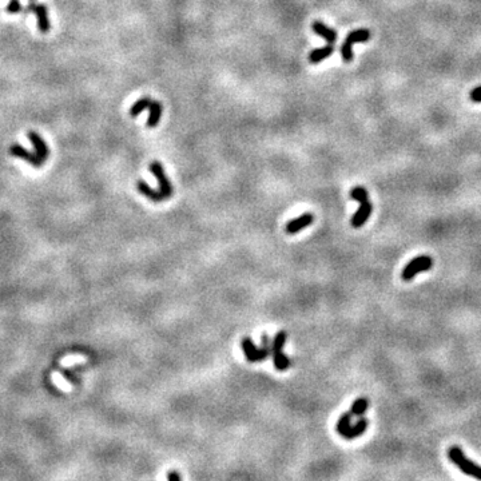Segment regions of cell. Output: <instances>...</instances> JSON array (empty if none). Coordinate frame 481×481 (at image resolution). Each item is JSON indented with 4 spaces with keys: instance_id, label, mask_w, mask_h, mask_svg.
Here are the masks:
<instances>
[{
    "instance_id": "14",
    "label": "cell",
    "mask_w": 481,
    "mask_h": 481,
    "mask_svg": "<svg viewBox=\"0 0 481 481\" xmlns=\"http://www.w3.org/2000/svg\"><path fill=\"white\" fill-rule=\"evenodd\" d=\"M162 113H163V106L161 105L159 102H157V100H153V102L150 103V106H148V118H147V122H146V126H147L148 129H154V127L159 123L161 116H162Z\"/></svg>"
},
{
    "instance_id": "12",
    "label": "cell",
    "mask_w": 481,
    "mask_h": 481,
    "mask_svg": "<svg viewBox=\"0 0 481 481\" xmlns=\"http://www.w3.org/2000/svg\"><path fill=\"white\" fill-rule=\"evenodd\" d=\"M33 14L36 15L38 28L40 33H48V31L51 28V24H50V18H48L47 5L43 4V3L36 4L35 10H33Z\"/></svg>"
},
{
    "instance_id": "10",
    "label": "cell",
    "mask_w": 481,
    "mask_h": 481,
    "mask_svg": "<svg viewBox=\"0 0 481 481\" xmlns=\"http://www.w3.org/2000/svg\"><path fill=\"white\" fill-rule=\"evenodd\" d=\"M27 135H28L29 142H31V144H32L35 153L38 154L39 158H42L44 162H46L48 155H50V148H48L46 141H44V139L40 137V134H38L36 131H28Z\"/></svg>"
},
{
    "instance_id": "24",
    "label": "cell",
    "mask_w": 481,
    "mask_h": 481,
    "mask_svg": "<svg viewBox=\"0 0 481 481\" xmlns=\"http://www.w3.org/2000/svg\"><path fill=\"white\" fill-rule=\"evenodd\" d=\"M29 1H31V0H29Z\"/></svg>"
},
{
    "instance_id": "19",
    "label": "cell",
    "mask_w": 481,
    "mask_h": 481,
    "mask_svg": "<svg viewBox=\"0 0 481 481\" xmlns=\"http://www.w3.org/2000/svg\"><path fill=\"white\" fill-rule=\"evenodd\" d=\"M354 417V416L352 415V412L349 410V412H346V413H343V415H341V417L339 419V421H337V425H336V430H337V433L339 434H342L346 429L352 425V419Z\"/></svg>"
},
{
    "instance_id": "15",
    "label": "cell",
    "mask_w": 481,
    "mask_h": 481,
    "mask_svg": "<svg viewBox=\"0 0 481 481\" xmlns=\"http://www.w3.org/2000/svg\"><path fill=\"white\" fill-rule=\"evenodd\" d=\"M368 423L367 419H360L354 425H350L345 432H343L341 436H342L345 440H353V438H357L358 436H361L362 433H365L368 429Z\"/></svg>"
},
{
    "instance_id": "22",
    "label": "cell",
    "mask_w": 481,
    "mask_h": 481,
    "mask_svg": "<svg viewBox=\"0 0 481 481\" xmlns=\"http://www.w3.org/2000/svg\"><path fill=\"white\" fill-rule=\"evenodd\" d=\"M471 99L476 103H481V86L476 87L471 91Z\"/></svg>"
},
{
    "instance_id": "1",
    "label": "cell",
    "mask_w": 481,
    "mask_h": 481,
    "mask_svg": "<svg viewBox=\"0 0 481 481\" xmlns=\"http://www.w3.org/2000/svg\"><path fill=\"white\" fill-rule=\"evenodd\" d=\"M241 346H242L243 354L249 362H261L266 360L267 357H270L273 353L272 341L267 334H262V346L261 348H257L250 337H243L241 341Z\"/></svg>"
},
{
    "instance_id": "18",
    "label": "cell",
    "mask_w": 481,
    "mask_h": 481,
    "mask_svg": "<svg viewBox=\"0 0 481 481\" xmlns=\"http://www.w3.org/2000/svg\"><path fill=\"white\" fill-rule=\"evenodd\" d=\"M368 408H369V401L368 398H364V397H360L357 400L354 401L352 404V408H350V412L354 417H361L367 413Z\"/></svg>"
},
{
    "instance_id": "7",
    "label": "cell",
    "mask_w": 481,
    "mask_h": 481,
    "mask_svg": "<svg viewBox=\"0 0 481 481\" xmlns=\"http://www.w3.org/2000/svg\"><path fill=\"white\" fill-rule=\"evenodd\" d=\"M10 154L12 157L19 158L24 162H27L28 165L33 167H42L44 165V161L42 158H39V155L35 151H29L26 147H23L19 143H14L10 147Z\"/></svg>"
},
{
    "instance_id": "21",
    "label": "cell",
    "mask_w": 481,
    "mask_h": 481,
    "mask_svg": "<svg viewBox=\"0 0 481 481\" xmlns=\"http://www.w3.org/2000/svg\"><path fill=\"white\" fill-rule=\"evenodd\" d=\"M5 12L10 15H16L22 12V4L19 0H10L8 4L5 7Z\"/></svg>"
},
{
    "instance_id": "3",
    "label": "cell",
    "mask_w": 481,
    "mask_h": 481,
    "mask_svg": "<svg viewBox=\"0 0 481 481\" xmlns=\"http://www.w3.org/2000/svg\"><path fill=\"white\" fill-rule=\"evenodd\" d=\"M286 340H287V332L286 330H280L276 334V337L272 341L273 348V360H274V368L280 372L287 370L291 367V360L287 356L282 353V349L285 346Z\"/></svg>"
},
{
    "instance_id": "9",
    "label": "cell",
    "mask_w": 481,
    "mask_h": 481,
    "mask_svg": "<svg viewBox=\"0 0 481 481\" xmlns=\"http://www.w3.org/2000/svg\"><path fill=\"white\" fill-rule=\"evenodd\" d=\"M313 221H314V215H313V213H304V214L301 215V217H298V218H294L291 219V221H289L285 226V231L287 234H290V235L300 233L301 230L306 229L308 226H310V225L313 224Z\"/></svg>"
},
{
    "instance_id": "4",
    "label": "cell",
    "mask_w": 481,
    "mask_h": 481,
    "mask_svg": "<svg viewBox=\"0 0 481 481\" xmlns=\"http://www.w3.org/2000/svg\"><path fill=\"white\" fill-rule=\"evenodd\" d=\"M433 266V259L430 255H426V254H423V255H419V257L413 258L410 262H408L405 265V267L402 269V273H401V278L404 281L409 282L415 278L417 274L423 272H428L430 270Z\"/></svg>"
},
{
    "instance_id": "5",
    "label": "cell",
    "mask_w": 481,
    "mask_h": 481,
    "mask_svg": "<svg viewBox=\"0 0 481 481\" xmlns=\"http://www.w3.org/2000/svg\"><path fill=\"white\" fill-rule=\"evenodd\" d=\"M369 39H370V31L367 28L356 29L349 33L341 46V57H342L343 62L349 63L353 60V44L364 43V42H368Z\"/></svg>"
},
{
    "instance_id": "8",
    "label": "cell",
    "mask_w": 481,
    "mask_h": 481,
    "mask_svg": "<svg viewBox=\"0 0 481 481\" xmlns=\"http://www.w3.org/2000/svg\"><path fill=\"white\" fill-rule=\"evenodd\" d=\"M372 211H373V205L372 202L369 200V198L361 200V202H360V209L356 211V214L353 215L352 219H350V225H352L354 229H360V227H362V226L368 222V219L370 218Z\"/></svg>"
},
{
    "instance_id": "6",
    "label": "cell",
    "mask_w": 481,
    "mask_h": 481,
    "mask_svg": "<svg viewBox=\"0 0 481 481\" xmlns=\"http://www.w3.org/2000/svg\"><path fill=\"white\" fill-rule=\"evenodd\" d=\"M148 169H150V171L153 172L154 176L157 178L158 185H159V191L166 197V199H169L172 196L174 189H172L171 182L169 181V178L165 174V169H163L162 163L158 162V161H153V162L150 163Z\"/></svg>"
},
{
    "instance_id": "2",
    "label": "cell",
    "mask_w": 481,
    "mask_h": 481,
    "mask_svg": "<svg viewBox=\"0 0 481 481\" xmlns=\"http://www.w3.org/2000/svg\"><path fill=\"white\" fill-rule=\"evenodd\" d=\"M448 457L465 475H469V476L475 477L477 480H481V467L475 464L473 461H471L464 454V452H462V449L460 447H457V445L451 447L448 449Z\"/></svg>"
},
{
    "instance_id": "17",
    "label": "cell",
    "mask_w": 481,
    "mask_h": 481,
    "mask_svg": "<svg viewBox=\"0 0 481 481\" xmlns=\"http://www.w3.org/2000/svg\"><path fill=\"white\" fill-rule=\"evenodd\" d=\"M151 102H153V99H151L150 96H143V98L138 99L133 106H131V109H130V115H131L133 118L138 116L142 111L148 109V106H150Z\"/></svg>"
},
{
    "instance_id": "20",
    "label": "cell",
    "mask_w": 481,
    "mask_h": 481,
    "mask_svg": "<svg viewBox=\"0 0 481 481\" xmlns=\"http://www.w3.org/2000/svg\"><path fill=\"white\" fill-rule=\"evenodd\" d=\"M349 196H350V198H352V199L358 200V202H361V200L369 198L367 189H365V187H361V186H357V187H354V189H352Z\"/></svg>"
},
{
    "instance_id": "16",
    "label": "cell",
    "mask_w": 481,
    "mask_h": 481,
    "mask_svg": "<svg viewBox=\"0 0 481 481\" xmlns=\"http://www.w3.org/2000/svg\"><path fill=\"white\" fill-rule=\"evenodd\" d=\"M334 53V46L332 44H328L322 48H315L313 50L309 55V62L313 63V64H317V63L322 62L325 60L326 57H329L332 54Z\"/></svg>"
},
{
    "instance_id": "23",
    "label": "cell",
    "mask_w": 481,
    "mask_h": 481,
    "mask_svg": "<svg viewBox=\"0 0 481 481\" xmlns=\"http://www.w3.org/2000/svg\"><path fill=\"white\" fill-rule=\"evenodd\" d=\"M167 479L171 481H179L182 479V476L176 471H171L167 473Z\"/></svg>"
},
{
    "instance_id": "11",
    "label": "cell",
    "mask_w": 481,
    "mask_h": 481,
    "mask_svg": "<svg viewBox=\"0 0 481 481\" xmlns=\"http://www.w3.org/2000/svg\"><path fill=\"white\" fill-rule=\"evenodd\" d=\"M311 28H313V31H314L318 36L324 38L325 40H326V43L334 46L336 40H337V31H336V29L329 28L328 26H325V24L322 23V22H319V20L313 22Z\"/></svg>"
},
{
    "instance_id": "13",
    "label": "cell",
    "mask_w": 481,
    "mask_h": 481,
    "mask_svg": "<svg viewBox=\"0 0 481 481\" xmlns=\"http://www.w3.org/2000/svg\"><path fill=\"white\" fill-rule=\"evenodd\" d=\"M137 189L142 196H144L150 200H153V202H162V200L166 199V197L163 196L161 191H155L154 189H151L148 186L147 182L143 181V179L137 181Z\"/></svg>"
}]
</instances>
